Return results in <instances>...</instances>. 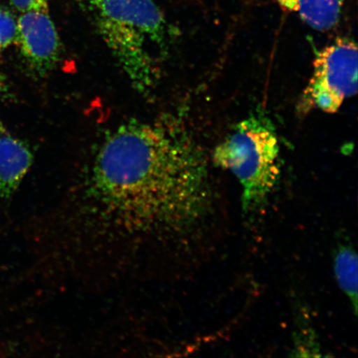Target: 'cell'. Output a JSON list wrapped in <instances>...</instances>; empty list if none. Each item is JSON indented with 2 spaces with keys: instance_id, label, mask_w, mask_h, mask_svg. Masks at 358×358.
<instances>
[{
  "instance_id": "6da1fadb",
  "label": "cell",
  "mask_w": 358,
  "mask_h": 358,
  "mask_svg": "<svg viewBox=\"0 0 358 358\" xmlns=\"http://www.w3.org/2000/svg\"><path fill=\"white\" fill-rule=\"evenodd\" d=\"M212 196L207 157L180 119L128 120L107 134L69 194L48 206L42 252L91 287L153 281L194 250Z\"/></svg>"
},
{
  "instance_id": "7a4b0ae2",
  "label": "cell",
  "mask_w": 358,
  "mask_h": 358,
  "mask_svg": "<svg viewBox=\"0 0 358 358\" xmlns=\"http://www.w3.org/2000/svg\"><path fill=\"white\" fill-rule=\"evenodd\" d=\"M132 86L149 93L167 51L168 24L154 0H79Z\"/></svg>"
},
{
  "instance_id": "3957f363",
  "label": "cell",
  "mask_w": 358,
  "mask_h": 358,
  "mask_svg": "<svg viewBox=\"0 0 358 358\" xmlns=\"http://www.w3.org/2000/svg\"><path fill=\"white\" fill-rule=\"evenodd\" d=\"M213 159L216 166L229 170L239 181L243 213L261 210L281 173L278 134L266 110L257 107L235 124L215 148Z\"/></svg>"
},
{
  "instance_id": "277c9868",
  "label": "cell",
  "mask_w": 358,
  "mask_h": 358,
  "mask_svg": "<svg viewBox=\"0 0 358 358\" xmlns=\"http://www.w3.org/2000/svg\"><path fill=\"white\" fill-rule=\"evenodd\" d=\"M312 77L299 99V113L319 109L336 113L357 92L358 52L355 41L338 38L317 53Z\"/></svg>"
},
{
  "instance_id": "5b68a950",
  "label": "cell",
  "mask_w": 358,
  "mask_h": 358,
  "mask_svg": "<svg viewBox=\"0 0 358 358\" xmlns=\"http://www.w3.org/2000/svg\"><path fill=\"white\" fill-rule=\"evenodd\" d=\"M15 42L30 69L45 77L60 58L61 42L48 10L22 13L17 20Z\"/></svg>"
},
{
  "instance_id": "8992f818",
  "label": "cell",
  "mask_w": 358,
  "mask_h": 358,
  "mask_svg": "<svg viewBox=\"0 0 358 358\" xmlns=\"http://www.w3.org/2000/svg\"><path fill=\"white\" fill-rule=\"evenodd\" d=\"M34 163L29 147L10 136L0 137V198L10 199Z\"/></svg>"
},
{
  "instance_id": "52a82bcc",
  "label": "cell",
  "mask_w": 358,
  "mask_h": 358,
  "mask_svg": "<svg viewBox=\"0 0 358 358\" xmlns=\"http://www.w3.org/2000/svg\"><path fill=\"white\" fill-rule=\"evenodd\" d=\"M283 10L295 13L320 32L332 30L341 19L344 0H276Z\"/></svg>"
},
{
  "instance_id": "ba28073f",
  "label": "cell",
  "mask_w": 358,
  "mask_h": 358,
  "mask_svg": "<svg viewBox=\"0 0 358 358\" xmlns=\"http://www.w3.org/2000/svg\"><path fill=\"white\" fill-rule=\"evenodd\" d=\"M357 261L356 250L351 243H341L336 248L334 253L335 278L355 315H357Z\"/></svg>"
},
{
  "instance_id": "9c48e42d",
  "label": "cell",
  "mask_w": 358,
  "mask_h": 358,
  "mask_svg": "<svg viewBox=\"0 0 358 358\" xmlns=\"http://www.w3.org/2000/svg\"><path fill=\"white\" fill-rule=\"evenodd\" d=\"M17 20L12 13L0 8V51L15 42Z\"/></svg>"
},
{
  "instance_id": "30bf717a",
  "label": "cell",
  "mask_w": 358,
  "mask_h": 358,
  "mask_svg": "<svg viewBox=\"0 0 358 358\" xmlns=\"http://www.w3.org/2000/svg\"><path fill=\"white\" fill-rule=\"evenodd\" d=\"M10 1L13 6L22 13L48 10V4H45L41 0H10Z\"/></svg>"
},
{
  "instance_id": "8fae6325",
  "label": "cell",
  "mask_w": 358,
  "mask_h": 358,
  "mask_svg": "<svg viewBox=\"0 0 358 358\" xmlns=\"http://www.w3.org/2000/svg\"><path fill=\"white\" fill-rule=\"evenodd\" d=\"M3 87V79L2 78L1 74H0V92L2 91Z\"/></svg>"
},
{
  "instance_id": "7c38bea8",
  "label": "cell",
  "mask_w": 358,
  "mask_h": 358,
  "mask_svg": "<svg viewBox=\"0 0 358 358\" xmlns=\"http://www.w3.org/2000/svg\"><path fill=\"white\" fill-rule=\"evenodd\" d=\"M3 131V127L1 122H0V134H1Z\"/></svg>"
},
{
  "instance_id": "4fadbf2b",
  "label": "cell",
  "mask_w": 358,
  "mask_h": 358,
  "mask_svg": "<svg viewBox=\"0 0 358 358\" xmlns=\"http://www.w3.org/2000/svg\"><path fill=\"white\" fill-rule=\"evenodd\" d=\"M41 1L43 3H44L45 4H48V0H41Z\"/></svg>"
}]
</instances>
